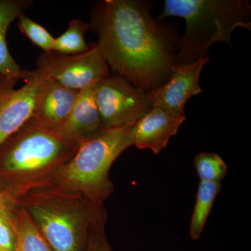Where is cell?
<instances>
[{
	"instance_id": "cell-6",
	"label": "cell",
	"mask_w": 251,
	"mask_h": 251,
	"mask_svg": "<svg viewBox=\"0 0 251 251\" xmlns=\"http://www.w3.org/2000/svg\"><path fill=\"white\" fill-rule=\"evenodd\" d=\"M105 129L134 125L153 108L148 93L119 75H109L94 87Z\"/></svg>"
},
{
	"instance_id": "cell-1",
	"label": "cell",
	"mask_w": 251,
	"mask_h": 251,
	"mask_svg": "<svg viewBox=\"0 0 251 251\" xmlns=\"http://www.w3.org/2000/svg\"><path fill=\"white\" fill-rule=\"evenodd\" d=\"M90 26L109 68L150 93L169 78L180 39L136 0H104L92 9Z\"/></svg>"
},
{
	"instance_id": "cell-3",
	"label": "cell",
	"mask_w": 251,
	"mask_h": 251,
	"mask_svg": "<svg viewBox=\"0 0 251 251\" xmlns=\"http://www.w3.org/2000/svg\"><path fill=\"white\" fill-rule=\"evenodd\" d=\"M16 204L25 209L52 251H86L92 229L107 220L103 204L52 186L33 190Z\"/></svg>"
},
{
	"instance_id": "cell-13",
	"label": "cell",
	"mask_w": 251,
	"mask_h": 251,
	"mask_svg": "<svg viewBox=\"0 0 251 251\" xmlns=\"http://www.w3.org/2000/svg\"><path fill=\"white\" fill-rule=\"evenodd\" d=\"M31 0H0V75L23 80L25 70L15 61L8 47L10 26L32 4Z\"/></svg>"
},
{
	"instance_id": "cell-4",
	"label": "cell",
	"mask_w": 251,
	"mask_h": 251,
	"mask_svg": "<svg viewBox=\"0 0 251 251\" xmlns=\"http://www.w3.org/2000/svg\"><path fill=\"white\" fill-rule=\"evenodd\" d=\"M184 18L186 29L180 39L175 64H189L205 57L215 43L231 45L238 27L251 29L248 0H166L161 19Z\"/></svg>"
},
{
	"instance_id": "cell-5",
	"label": "cell",
	"mask_w": 251,
	"mask_h": 251,
	"mask_svg": "<svg viewBox=\"0 0 251 251\" xmlns=\"http://www.w3.org/2000/svg\"><path fill=\"white\" fill-rule=\"evenodd\" d=\"M133 126L103 129L82 144L74 156L56 172L52 186L80 193L92 202L103 204L115 190L109 178L112 165L133 145Z\"/></svg>"
},
{
	"instance_id": "cell-2",
	"label": "cell",
	"mask_w": 251,
	"mask_h": 251,
	"mask_svg": "<svg viewBox=\"0 0 251 251\" xmlns=\"http://www.w3.org/2000/svg\"><path fill=\"white\" fill-rule=\"evenodd\" d=\"M78 148L30 118L0 145V193L12 204L33 190L52 186Z\"/></svg>"
},
{
	"instance_id": "cell-14",
	"label": "cell",
	"mask_w": 251,
	"mask_h": 251,
	"mask_svg": "<svg viewBox=\"0 0 251 251\" xmlns=\"http://www.w3.org/2000/svg\"><path fill=\"white\" fill-rule=\"evenodd\" d=\"M16 244L14 251H52L25 209L18 204L12 208Z\"/></svg>"
},
{
	"instance_id": "cell-7",
	"label": "cell",
	"mask_w": 251,
	"mask_h": 251,
	"mask_svg": "<svg viewBox=\"0 0 251 251\" xmlns=\"http://www.w3.org/2000/svg\"><path fill=\"white\" fill-rule=\"evenodd\" d=\"M36 69L48 78L79 92L110 75V68L97 44L74 55L44 52L37 59Z\"/></svg>"
},
{
	"instance_id": "cell-21",
	"label": "cell",
	"mask_w": 251,
	"mask_h": 251,
	"mask_svg": "<svg viewBox=\"0 0 251 251\" xmlns=\"http://www.w3.org/2000/svg\"><path fill=\"white\" fill-rule=\"evenodd\" d=\"M13 205H14V204L10 203L9 201L6 200V198H5L2 194L0 193V210L6 209V208L11 207V206Z\"/></svg>"
},
{
	"instance_id": "cell-17",
	"label": "cell",
	"mask_w": 251,
	"mask_h": 251,
	"mask_svg": "<svg viewBox=\"0 0 251 251\" xmlns=\"http://www.w3.org/2000/svg\"><path fill=\"white\" fill-rule=\"evenodd\" d=\"M194 165L201 181L221 182L227 175V166L217 153H198L195 158Z\"/></svg>"
},
{
	"instance_id": "cell-19",
	"label": "cell",
	"mask_w": 251,
	"mask_h": 251,
	"mask_svg": "<svg viewBox=\"0 0 251 251\" xmlns=\"http://www.w3.org/2000/svg\"><path fill=\"white\" fill-rule=\"evenodd\" d=\"M0 210V247L14 251L16 236L12 222V208Z\"/></svg>"
},
{
	"instance_id": "cell-16",
	"label": "cell",
	"mask_w": 251,
	"mask_h": 251,
	"mask_svg": "<svg viewBox=\"0 0 251 251\" xmlns=\"http://www.w3.org/2000/svg\"><path fill=\"white\" fill-rule=\"evenodd\" d=\"M90 29V23L80 19L69 22L67 30L54 39L53 51L65 55L83 53L89 49L85 41L86 31Z\"/></svg>"
},
{
	"instance_id": "cell-20",
	"label": "cell",
	"mask_w": 251,
	"mask_h": 251,
	"mask_svg": "<svg viewBox=\"0 0 251 251\" xmlns=\"http://www.w3.org/2000/svg\"><path fill=\"white\" fill-rule=\"evenodd\" d=\"M105 224L100 223L92 229L86 251H113L105 235Z\"/></svg>"
},
{
	"instance_id": "cell-11",
	"label": "cell",
	"mask_w": 251,
	"mask_h": 251,
	"mask_svg": "<svg viewBox=\"0 0 251 251\" xmlns=\"http://www.w3.org/2000/svg\"><path fill=\"white\" fill-rule=\"evenodd\" d=\"M94 87L80 91L69 117L56 130L67 142L78 148L105 129L94 99Z\"/></svg>"
},
{
	"instance_id": "cell-9",
	"label": "cell",
	"mask_w": 251,
	"mask_h": 251,
	"mask_svg": "<svg viewBox=\"0 0 251 251\" xmlns=\"http://www.w3.org/2000/svg\"><path fill=\"white\" fill-rule=\"evenodd\" d=\"M209 60L207 55L189 64H175L168 80L159 88L148 94L153 107L184 114L188 99L202 92L200 77L203 67Z\"/></svg>"
},
{
	"instance_id": "cell-18",
	"label": "cell",
	"mask_w": 251,
	"mask_h": 251,
	"mask_svg": "<svg viewBox=\"0 0 251 251\" xmlns=\"http://www.w3.org/2000/svg\"><path fill=\"white\" fill-rule=\"evenodd\" d=\"M18 21V26L21 32L27 36L34 45L40 48L44 52L53 51L55 38L51 35L47 29L25 14L21 15Z\"/></svg>"
},
{
	"instance_id": "cell-15",
	"label": "cell",
	"mask_w": 251,
	"mask_h": 251,
	"mask_svg": "<svg viewBox=\"0 0 251 251\" xmlns=\"http://www.w3.org/2000/svg\"><path fill=\"white\" fill-rule=\"evenodd\" d=\"M221 189V182H200L190 225V236L193 240H197L201 237L206 220L210 214L211 208Z\"/></svg>"
},
{
	"instance_id": "cell-10",
	"label": "cell",
	"mask_w": 251,
	"mask_h": 251,
	"mask_svg": "<svg viewBox=\"0 0 251 251\" xmlns=\"http://www.w3.org/2000/svg\"><path fill=\"white\" fill-rule=\"evenodd\" d=\"M185 120V114L153 107L132 127L133 145L158 154L166 148L172 137L177 133Z\"/></svg>"
},
{
	"instance_id": "cell-12",
	"label": "cell",
	"mask_w": 251,
	"mask_h": 251,
	"mask_svg": "<svg viewBox=\"0 0 251 251\" xmlns=\"http://www.w3.org/2000/svg\"><path fill=\"white\" fill-rule=\"evenodd\" d=\"M79 93L47 77L31 118L48 129L58 130L72 112Z\"/></svg>"
},
{
	"instance_id": "cell-8",
	"label": "cell",
	"mask_w": 251,
	"mask_h": 251,
	"mask_svg": "<svg viewBox=\"0 0 251 251\" xmlns=\"http://www.w3.org/2000/svg\"><path fill=\"white\" fill-rule=\"evenodd\" d=\"M24 84L0 75V145L31 118L47 77L39 69L25 70Z\"/></svg>"
},
{
	"instance_id": "cell-22",
	"label": "cell",
	"mask_w": 251,
	"mask_h": 251,
	"mask_svg": "<svg viewBox=\"0 0 251 251\" xmlns=\"http://www.w3.org/2000/svg\"><path fill=\"white\" fill-rule=\"evenodd\" d=\"M0 251H9L6 250V249H5L4 248L0 247Z\"/></svg>"
}]
</instances>
